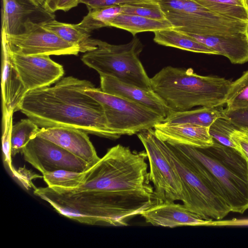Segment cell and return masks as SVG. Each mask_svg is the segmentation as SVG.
Instances as JSON below:
<instances>
[{
    "label": "cell",
    "mask_w": 248,
    "mask_h": 248,
    "mask_svg": "<svg viewBox=\"0 0 248 248\" xmlns=\"http://www.w3.org/2000/svg\"><path fill=\"white\" fill-rule=\"evenodd\" d=\"M145 151L117 144L85 171L81 185L70 191H95L109 207L118 226L160 203L150 184Z\"/></svg>",
    "instance_id": "6da1fadb"
},
{
    "label": "cell",
    "mask_w": 248,
    "mask_h": 248,
    "mask_svg": "<svg viewBox=\"0 0 248 248\" xmlns=\"http://www.w3.org/2000/svg\"><path fill=\"white\" fill-rule=\"evenodd\" d=\"M90 81L68 76L54 86L26 93L20 110L40 127H66L109 139L119 137L110 130L103 108L85 91Z\"/></svg>",
    "instance_id": "7a4b0ae2"
},
{
    "label": "cell",
    "mask_w": 248,
    "mask_h": 248,
    "mask_svg": "<svg viewBox=\"0 0 248 248\" xmlns=\"http://www.w3.org/2000/svg\"><path fill=\"white\" fill-rule=\"evenodd\" d=\"M171 145L212 180L231 212L248 209V160L239 151L214 140L204 148Z\"/></svg>",
    "instance_id": "3957f363"
},
{
    "label": "cell",
    "mask_w": 248,
    "mask_h": 248,
    "mask_svg": "<svg viewBox=\"0 0 248 248\" xmlns=\"http://www.w3.org/2000/svg\"><path fill=\"white\" fill-rule=\"evenodd\" d=\"M150 80L152 89L171 110L177 111L223 106L232 83L223 78L198 75L191 68L171 66L163 68Z\"/></svg>",
    "instance_id": "277c9868"
},
{
    "label": "cell",
    "mask_w": 248,
    "mask_h": 248,
    "mask_svg": "<svg viewBox=\"0 0 248 248\" xmlns=\"http://www.w3.org/2000/svg\"><path fill=\"white\" fill-rule=\"evenodd\" d=\"M158 141L181 178L184 205L205 219H221L226 217L230 209L214 182L197 170L173 145L158 138Z\"/></svg>",
    "instance_id": "5b68a950"
},
{
    "label": "cell",
    "mask_w": 248,
    "mask_h": 248,
    "mask_svg": "<svg viewBox=\"0 0 248 248\" xmlns=\"http://www.w3.org/2000/svg\"><path fill=\"white\" fill-rule=\"evenodd\" d=\"M142 49L139 39L112 45L98 40L97 47L85 53L82 62L100 76H108L141 88L152 90L150 78L139 59Z\"/></svg>",
    "instance_id": "8992f818"
},
{
    "label": "cell",
    "mask_w": 248,
    "mask_h": 248,
    "mask_svg": "<svg viewBox=\"0 0 248 248\" xmlns=\"http://www.w3.org/2000/svg\"><path fill=\"white\" fill-rule=\"evenodd\" d=\"M175 30L200 35L245 32L248 23L212 12L193 0H156Z\"/></svg>",
    "instance_id": "52a82bcc"
},
{
    "label": "cell",
    "mask_w": 248,
    "mask_h": 248,
    "mask_svg": "<svg viewBox=\"0 0 248 248\" xmlns=\"http://www.w3.org/2000/svg\"><path fill=\"white\" fill-rule=\"evenodd\" d=\"M102 106L108 128L119 137L132 135L161 123L164 117L140 104L93 87L85 91Z\"/></svg>",
    "instance_id": "ba28073f"
},
{
    "label": "cell",
    "mask_w": 248,
    "mask_h": 248,
    "mask_svg": "<svg viewBox=\"0 0 248 248\" xmlns=\"http://www.w3.org/2000/svg\"><path fill=\"white\" fill-rule=\"evenodd\" d=\"M147 154L150 166L149 178L155 194L163 201H182L181 178L174 166L164 155L153 128L137 134Z\"/></svg>",
    "instance_id": "9c48e42d"
},
{
    "label": "cell",
    "mask_w": 248,
    "mask_h": 248,
    "mask_svg": "<svg viewBox=\"0 0 248 248\" xmlns=\"http://www.w3.org/2000/svg\"><path fill=\"white\" fill-rule=\"evenodd\" d=\"M9 49L24 55H78V46L70 44L32 20L24 24V30L17 34L1 33Z\"/></svg>",
    "instance_id": "30bf717a"
},
{
    "label": "cell",
    "mask_w": 248,
    "mask_h": 248,
    "mask_svg": "<svg viewBox=\"0 0 248 248\" xmlns=\"http://www.w3.org/2000/svg\"><path fill=\"white\" fill-rule=\"evenodd\" d=\"M21 153L24 159L43 175L60 170L83 172L91 167L62 147L37 136L29 141Z\"/></svg>",
    "instance_id": "8fae6325"
},
{
    "label": "cell",
    "mask_w": 248,
    "mask_h": 248,
    "mask_svg": "<svg viewBox=\"0 0 248 248\" xmlns=\"http://www.w3.org/2000/svg\"><path fill=\"white\" fill-rule=\"evenodd\" d=\"M7 45L12 62L28 92L49 87L63 76V66L53 61L50 55H24L12 51Z\"/></svg>",
    "instance_id": "7c38bea8"
},
{
    "label": "cell",
    "mask_w": 248,
    "mask_h": 248,
    "mask_svg": "<svg viewBox=\"0 0 248 248\" xmlns=\"http://www.w3.org/2000/svg\"><path fill=\"white\" fill-rule=\"evenodd\" d=\"M37 136L48 140L84 160L90 167L100 159L87 133L66 127L40 128Z\"/></svg>",
    "instance_id": "4fadbf2b"
},
{
    "label": "cell",
    "mask_w": 248,
    "mask_h": 248,
    "mask_svg": "<svg viewBox=\"0 0 248 248\" xmlns=\"http://www.w3.org/2000/svg\"><path fill=\"white\" fill-rule=\"evenodd\" d=\"M141 216L154 226L174 228L183 226H211L213 219H205L188 210L184 204L164 201L144 211Z\"/></svg>",
    "instance_id": "5bb4252c"
},
{
    "label": "cell",
    "mask_w": 248,
    "mask_h": 248,
    "mask_svg": "<svg viewBox=\"0 0 248 248\" xmlns=\"http://www.w3.org/2000/svg\"><path fill=\"white\" fill-rule=\"evenodd\" d=\"M100 89L106 93L143 105L164 118L171 110L153 89L141 88L108 76H100Z\"/></svg>",
    "instance_id": "9a60e30c"
},
{
    "label": "cell",
    "mask_w": 248,
    "mask_h": 248,
    "mask_svg": "<svg viewBox=\"0 0 248 248\" xmlns=\"http://www.w3.org/2000/svg\"><path fill=\"white\" fill-rule=\"evenodd\" d=\"M1 93L2 116L20 110L28 92L9 55L5 40L1 38Z\"/></svg>",
    "instance_id": "2e32d148"
},
{
    "label": "cell",
    "mask_w": 248,
    "mask_h": 248,
    "mask_svg": "<svg viewBox=\"0 0 248 248\" xmlns=\"http://www.w3.org/2000/svg\"><path fill=\"white\" fill-rule=\"evenodd\" d=\"M209 127L190 124H156L154 128L156 136L171 144L185 145L204 148L211 146L214 140L209 132Z\"/></svg>",
    "instance_id": "e0dca14e"
},
{
    "label": "cell",
    "mask_w": 248,
    "mask_h": 248,
    "mask_svg": "<svg viewBox=\"0 0 248 248\" xmlns=\"http://www.w3.org/2000/svg\"><path fill=\"white\" fill-rule=\"evenodd\" d=\"M183 32L217 51L218 55L227 57L232 63L243 64L248 62V39L245 32L216 35Z\"/></svg>",
    "instance_id": "ac0fdd59"
},
{
    "label": "cell",
    "mask_w": 248,
    "mask_h": 248,
    "mask_svg": "<svg viewBox=\"0 0 248 248\" xmlns=\"http://www.w3.org/2000/svg\"><path fill=\"white\" fill-rule=\"evenodd\" d=\"M44 11L43 7L31 3H25L18 0H2L1 33H22L24 30L25 23L29 20L37 22L32 18V16Z\"/></svg>",
    "instance_id": "d6986e66"
},
{
    "label": "cell",
    "mask_w": 248,
    "mask_h": 248,
    "mask_svg": "<svg viewBox=\"0 0 248 248\" xmlns=\"http://www.w3.org/2000/svg\"><path fill=\"white\" fill-rule=\"evenodd\" d=\"M40 24L64 41L78 46L80 52L86 53L97 47L98 39L91 38L90 32L78 24L61 22L53 18L40 22Z\"/></svg>",
    "instance_id": "ffe728a7"
},
{
    "label": "cell",
    "mask_w": 248,
    "mask_h": 248,
    "mask_svg": "<svg viewBox=\"0 0 248 248\" xmlns=\"http://www.w3.org/2000/svg\"><path fill=\"white\" fill-rule=\"evenodd\" d=\"M222 109L221 107H202L193 110H171L161 123L209 127L216 119L222 117Z\"/></svg>",
    "instance_id": "44dd1931"
},
{
    "label": "cell",
    "mask_w": 248,
    "mask_h": 248,
    "mask_svg": "<svg viewBox=\"0 0 248 248\" xmlns=\"http://www.w3.org/2000/svg\"><path fill=\"white\" fill-rule=\"evenodd\" d=\"M108 26L125 30L134 36L137 33L173 28L167 19H156L142 16L121 13L109 23Z\"/></svg>",
    "instance_id": "7402d4cb"
},
{
    "label": "cell",
    "mask_w": 248,
    "mask_h": 248,
    "mask_svg": "<svg viewBox=\"0 0 248 248\" xmlns=\"http://www.w3.org/2000/svg\"><path fill=\"white\" fill-rule=\"evenodd\" d=\"M154 34V42L160 45L196 53L218 55L217 51L173 28L158 31Z\"/></svg>",
    "instance_id": "603a6c76"
},
{
    "label": "cell",
    "mask_w": 248,
    "mask_h": 248,
    "mask_svg": "<svg viewBox=\"0 0 248 248\" xmlns=\"http://www.w3.org/2000/svg\"><path fill=\"white\" fill-rule=\"evenodd\" d=\"M223 16L248 22V12L243 0H193Z\"/></svg>",
    "instance_id": "cb8c5ba5"
},
{
    "label": "cell",
    "mask_w": 248,
    "mask_h": 248,
    "mask_svg": "<svg viewBox=\"0 0 248 248\" xmlns=\"http://www.w3.org/2000/svg\"><path fill=\"white\" fill-rule=\"evenodd\" d=\"M39 129V126L28 118L13 125L10 135L12 157L22 152L29 141L37 135Z\"/></svg>",
    "instance_id": "d4e9b609"
},
{
    "label": "cell",
    "mask_w": 248,
    "mask_h": 248,
    "mask_svg": "<svg viewBox=\"0 0 248 248\" xmlns=\"http://www.w3.org/2000/svg\"><path fill=\"white\" fill-rule=\"evenodd\" d=\"M121 13L120 5L90 9L78 25L91 32L93 30L108 26L109 22Z\"/></svg>",
    "instance_id": "484cf974"
},
{
    "label": "cell",
    "mask_w": 248,
    "mask_h": 248,
    "mask_svg": "<svg viewBox=\"0 0 248 248\" xmlns=\"http://www.w3.org/2000/svg\"><path fill=\"white\" fill-rule=\"evenodd\" d=\"M84 175L85 172L60 170L46 173L43 175V178L50 188L73 189L81 185Z\"/></svg>",
    "instance_id": "4316f807"
},
{
    "label": "cell",
    "mask_w": 248,
    "mask_h": 248,
    "mask_svg": "<svg viewBox=\"0 0 248 248\" xmlns=\"http://www.w3.org/2000/svg\"><path fill=\"white\" fill-rule=\"evenodd\" d=\"M226 104L230 109L248 108V70L231 83Z\"/></svg>",
    "instance_id": "83f0119b"
},
{
    "label": "cell",
    "mask_w": 248,
    "mask_h": 248,
    "mask_svg": "<svg viewBox=\"0 0 248 248\" xmlns=\"http://www.w3.org/2000/svg\"><path fill=\"white\" fill-rule=\"evenodd\" d=\"M122 13L134 15L156 19H167L156 0L150 2L120 5Z\"/></svg>",
    "instance_id": "f1b7e54d"
},
{
    "label": "cell",
    "mask_w": 248,
    "mask_h": 248,
    "mask_svg": "<svg viewBox=\"0 0 248 248\" xmlns=\"http://www.w3.org/2000/svg\"><path fill=\"white\" fill-rule=\"evenodd\" d=\"M237 128L230 121L222 117L216 119L209 126V132L213 140L238 151L237 146L231 139V134Z\"/></svg>",
    "instance_id": "f546056e"
},
{
    "label": "cell",
    "mask_w": 248,
    "mask_h": 248,
    "mask_svg": "<svg viewBox=\"0 0 248 248\" xmlns=\"http://www.w3.org/2000/svg\"><path fill=\"white\" fill-rule=\"evenodd\" d=\"M13 115H6L2 116L3 133L2 136V151L4 162L9 170L16 178L17 171L15 170L12 163L10 148V135L12 127Z\"/></svg>",
    "instance_id": "4dcf8cb0"
},
{
    "label": "cell",
    "mask_w": 248,
    "mask_h": 248,
    "mask_svg": "<svg viewBox=\"0 0 248 248\" xmlns=\"http://www.w3.org/2000/svg\"><path fill=\"white\" fill-rule=\"evenodd\" d=\"M222 117L230 121L240 128L248 129V108L230 109H222Z\"/></svg>",
    "instance_id": "1f68e13d"
},
{
    "label": "cell",
    "mask_w": 248,
    "mask_h": 248,
    "mask_svg": "<svg viewBox=\"0 0 248 248\" xmlns=\"http://www.w3.org/2000/svg\"><path fill=\"white\" fill-rule=\"evenodd\" d=\"M155 0H80L79 3L87 6L88 10L132 3L150 2Z\"/></svg>",
    "instance_id": "d6a6232c"
},
{
    "label": "cell",
    "mask_w": 248,
    "mask_h": 248,
    "mask_svg": "<svg viewBox=\"0 0 248 248\" xmlns=\"http://www.w3.org/2000/svg\"><path fill=\"white\" fill-rule=\"evenodd\" d=\"M231 139L238 151L248 160V129L238 127L231 134Z\"/></svg>",
    "instance_id": "836d02e7"
},
{
    "label": "cell",
    "mask_w": 248,
    "mask_h": 248,
    "mask_svg": "<svg viewBox=\"0 0 248 248\" xmlns=\"http://www.w3.org/2000/svg\"><path fill=\"white\" fill-rule=\"evenodd\" d=\"M80 0H45L43 8L53 14L58 10L67 12L78 6Z\"/></svg>",
    "instance_id": "e575fe53"
},
{
    "label": "cell",
    "mask_w": 248,
    "mask_h": 248,
    "mask_svg": "<svg viewBox=\"0 0 248 248\" xmlns=\"http://www.w3.org/2000/svg\"><path fill=\"white\" fill-rule=\"evenodd\" d=\"M30 3L37 7H43L45 0H28Z\"/></svg>",
    "instance_id": "d590c367"
},
{
    "label": "cell",
    "mask_w": 248,
    "mask_h": 248,
    "mask_svg": "<svg viewBox=\"0 0 248 248\" xmlns=\"http://www.w3.org/2000/svg\"><path fill=\"white\" fill-rule=\"evenodd\" d=\"M245 6L248 12V0H243Z\"/></svg>",
    "instance_id": "8d00e7d4"
},
{
    "label": "cell",
    "mask_w": 248,
    "mask_h": 248,
    "mask_svg": "<svg viewBox=\"0 0 248 248\" xmlns=\"http://www.w3.org/2000/svg\"><path fill=\"white\" fill-rule=\"evenodd\" d=\"M245 33H246L247 38L248 39V23L247 27H246Z\"/></svg>",
    "instance_id": "74e56055"
}]
</instances>
